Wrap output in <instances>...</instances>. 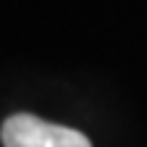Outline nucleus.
<instances>
[{
  "instance_id": "f257e3e1",
  "label": "nucleus",
  "mask_w": 147,
  "mask_h": 147,
  "mask_svg": "<svg viewBox=\"0 0 147 147\" xmlns=\"http://www.w3.org/2000/svg\"><path fill=\"white\" fill-rule=\"evenodd\" d=\"M49 124L34 114H16L3 124V147H44Z\"/></svg>"
},
{
  "instance_id": "f03ea898",
  "label": "nucleus",
  "mask_w": 147,
  "mask_h": 147,
  "mask_svg": "<svg viewBox=\"0 0 147 147\" xmlns=\"http://www.w3.org/2000/svg\"><path fill=\"white\" fill-rule=\"evenodd\" d=\"M44 147H93V145L78 129L59 127V124H49L47 137H44Z\"/></svg>"
}]
</instances>
